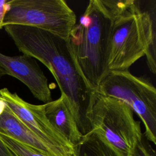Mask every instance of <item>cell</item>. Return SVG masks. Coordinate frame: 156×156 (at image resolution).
<instances>
[{
  "label": "cell",
  "instance_id": "obj_12",
  "mask_svg": "<svg viewBox=\"0 0 156 156\" xmlns=\"http://www.w3.org/2000/svg\"><path fill=\"white\" fill-rule=\"evenodd\" d=\"M0 138L16 156H48L39 151L0 134Z\"/></svg>",
  "mask_w": 156,
  "mask_h": 156
},
{
  "label": "cell",
  "instance_id": "obj_10",
  "mask_svg": "<svg viewBox=\"0 0 156 156\" xmlns=\"http://www.w3.org/2000/svg\"><path fill=\"white\" fill-rule=\"evenodd\" d=\"M42 107L51 124L73 146L81 140L83 135L79 130L69 104L63 95L42 104Z\"/></svg>",
  "mask_w": 156,
  "mask_h": 156
},
{
  "label": "cell",
  "instance_id": "obj_13",
  "mask_svg": "<svg viewBox=\"0 0 156 156\" xmlns=\"http://www.w3.org/2000/svg\"><path fill=\"white\" fill-rule=\"evenodd\" d=\"M130 156H155V152L149 143L144 141L143 135L141 140L136 145Z\"/></svg>",
  "mask_w": 156,
  "mask_h": 156
},
{
  "label": "cell",
  "instance_id": "obj_5",
  "mask_svg": "<svg viewBox=\"0 0 156 156\" xmlns=\"http://www.w3.org/2000/svg\"><path fill=\"white\" fill-rule=\"evenodd\" d=\"M96 91L126 103L141 119L146 139L156 144V89L149 80L129 70L110 71Z\"/></svg>",
  "mask_w": 156,
  "mask_h": 156
},
{
  "label": "cell",
  "instance_id": "obj_4",
  "mask_svg": "<svg viewBox=\"0 0 156 156\" xmlns=\"http://www.w3.org/2000/svg\"><path fill=\"white\" fill-rule=\"evenodd\" d=\"M85 116L90 132H98L124 156H130L142 139L140 122L134 119L132 110L119 99L91 91Z\"/></svg>",
  "mask_w": 156,
  "mask_h": 156
},
{
  "label": "cell",
  "instance_id": "obj_16",
  "mask_svg": "<svg viewBox=\"0 0 156 156\" xmlns=\"http://www.w3.org/2000/svg\"><path fill=\"white\" fill-rule=\"evenodd\" d=\"M4 75H6V72L1 66H0V78Z\"/></svg>",
  "mask_w": 156,
  "mask_h": 156
},
{
  "label": "cell",
  "instance_id": "obj_1",
  "mask_svg": "<svg viewBox=\"0 0 156 156\" xmlns=\"http://www.w3.org/2000/svg\"><path fill=\"white\" fill-rule=\"evenodd\" d=\"M4 27L20 52L38 60L47 67L61 94L68 100L80 132L83 136L90 133L85 114L91 91L74 65L67 41L34 27L10 24Z\"/></svg>",
  "mask_w": 156,
  "mask_h": 156
},
{
  "label": "cell",
  "instance_id": "obj_6",
  "mask_svg": "<svg viewBox=\"0 0 156 156\" xmlns=\"http://www.w3.org/2000/svg\"><path fill=\"white\" fill-rule=\"evenodd\" d=\"M76 23L74 12L63 0H10L4 20V27H34L66 40Z\"/></svg>",
  "mask_w": 156,
  "mask_h": 156
},
{
  "label": "cell",
  "instance_id": "obj_8",
  "mask_svg": "<svg viewBox=\"0 0 156 156\" xmlns=\"http://www.w3.org/2000/svg\"><path fill=\"white\" fill-rule=\"evenodd\" d=\"M0 66L5 71L6 75L26 85L38 100L45 103L52 101L48 79L34 58L26 54L8 56L0 53Z\"/></svg>",
  "mask_w": 156,
  "mask_h": 156
},
{
  "label": "cell",
  "instance_id": "obj_3",
  "mask_svg": "<svg viewBox=\"0 0 156 156\" xmlns=\"http://www.w3.org/2000/svg\"><path fill=\"white\" fill-rule=\"evenodd\" d=\"M112 21L108 0H90L66 40L74 65L91 91L97 90L108 72Z\"/></svg>",
  "mask_w": 156,
  "mask_h": 156
},
{
  "label": "cell",
  "instance_id": "obj_14",
  "mask_svg": "<svg viewBox=\"0 0 156 156\" xmlns=\"http://www.w3.org/2000/svg\"><path fill=\"white\" fill-rule=\"evenodd\" d=\"M7 10L8 1L0 0V29L4 27V20Z\"/></svg>",
  "mask_w": 156,
  "mask_h": 156
},
{
  "label": "cell",
  "instance_id": "obj_11",
  "mask_svg": "<svg viewBox=\"0 0 156 156\" xmlns=\"http://www.w3.org/2000/svg\"><path fill=\"white\" fill-rule=\"evenodd\" d=\"M73 150V156H124L96 130L83 136Z\"/></svg>",
  "mask_w": 156,
  "mask_h": 156
},
{
  "label": "cell",
  "instance_id": "obj_15",
  "mask_svg": "<svg viewBox=\"0 0 156 156\" xmlns=\"http://www.w3.org/2000/svg\"><path fill=\"white\" fill-rule=\"evenodd\" d=\"M0 156H16L0 138Z\"/></svg>",
  "mask_w": 156,
  "mask_h": 156
},
{
  "label": "cell",
  "instance_id": "obj_9",
  "mask_svg": "<svg viewBox=\"0 0 156 156\" xmlns=\"http://www.w3.org/2000/svg\"><path fill=\"white\" fill-rule=\"evenodd\" d=\"M0 134L30 146L48 156H65L59 150L45 143L10 110L0 98Z\"/></svg>",
  "mask_w": 156,
  "mask_h": 156
},
{
  "label": "cell",
  "instance_id": "obj_7",
  "mask_svg": "<svg viewBox=\"0 0 156 156\" xmlns=\"http://www.w3.org/2000/svg\"><path fill=\"white\" fill-rule=\"evenodd\" d=\"M0 98L16 117L43 141L59 150L65 156H73V146L51 124L44 114L42 105L27 102L6 88L0 90Z\"/></svg>",
  "mask_w": 156,
  "mask_h": 156
},
{
  "label": "cell",
  "instance_id": "obj_2",
  "mask_svg": "<svg viewBox=\"0 0 156 156\" xmlns=\"http://www.w3.org/2000/svg\"><path fill=\"white\" fill-rule=\"evenodd\" d=\"M113 15L107 69L129 70L137 60L146 56L147 66L156 73L155 9H141L135 0H108Z\"/></svg>",
  "mask_w": 156,
  "mask_h": 156
}]
</instances>
